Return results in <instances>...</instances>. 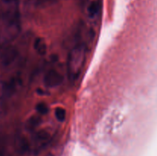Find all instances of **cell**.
Masks as SVG:
<instances>
[{
	"instance_id": "52a82bcc",
	"label": "cell",
	"mask_w": 157,
	"mask_h": 156,
	"mask_svg": "<svg viewBox=\"0 0 157 156\" xmlns=\"http://www.w3.org/2000/svg\"><path fill=\"white\" fill-rule=\"evenodd\" d=\"M37 1L39 2H46L52 1V0H37Z\"/></svg>"
},
{
	"instance_id": "5b68a950",
	"label": "cell",
	"mask_w": 157,
	"mask_h": 156,
	"mask_svg": "<svg viewBox=\"0 0 157 156\" xmlns=\"http://www.w3.org/2000/svg\"><path fill=\"white\" fill-rule=\"evenodd\" d=\"M35 109H36L37 112L41 115H46L48 113L49 110L48 106L45 103H44V102H39V103L37 104Z\"/></svg>"
},
{
	"instance_id": "6da1fadb",
	"label": "cell",
	"mask_w": 157,
	"mask_h": 156,
	"mask_svg": "<svg viewBox=\"0 0 157 156\" xmlns=\"http://www.w3.org/2000/svg\"><path fill=\"white\" fill-rule=\"evenodd\" d=\"M87 47L84 44H78L68 53L67 58V74L69 80L74 82L80 77L85 65Z\"/></svg>"
},
{
	"instance_id": "ba28073f",
	"label": "cell",
	"mask_w": 157,
	"mask_h": 156,
	"mask_svg": "<svg viewBox=\"0 0 157 156\" xmlns=\"http://www.w3.org/2000/svg\"><path fill=\"white\" fill-rule=\"evenodd\" d=\"M45 156H54V155L52 154H48L47 155H45Z\"/></svg>"
},
{
	"instance_id": "277c9868",
	"label": "cell",
	"mask_w": 157,
	"mask_h": 156,
	"mask_svg": "<svg viewBox=\"0 0 157 156\" xmlns=\"http://www.w3.org/2000/svg\"><path fill=\"white\" fill-rule=\"evenodd\" d=\"M55 115L58 121L64 122L66 119V110L61 107H57L55 110Z\"/></svg>"
},
{
	"instance_id": "7a4b0ae2",
	"label": "cell",
	"mask_w": 157,
	"mask_h": 156,
	"mask_svg": "<svg viewBox=\"0 0 157 156\" xmlns=\"http://www.w3.org/2000/svg\"><path fill=\"white\" fill-rule=\"evenodd\" d=\"M62 75L55 70H50L44 76V84L48 87H56L63 82Z\"/></svg>"
},
{
	"instance_id": "8992f818",
	"label": "cell",
	"mask_w": 157,
	"mask_h": 156,
	"mask_svg": "<svg viewBox=\"0 0 157 156\" xmlns=\"http://www.w3.org/2000/svg\"><path fill=\"white\" fill-rule=\"evenodd\" d=\"M4 3L7 5H11V4H15L17 2V0H2Z\"/></svg>"
},
{
	"instance_id": "3957f363",
	"label": "cell",
	"mask_w": 157,
	"mask_h": 156,
	"mask_svg": "<svg viewBox=\"0 0 157 156\" xmlns=\"http://www.w3.org/2000/svg\"><path fill=\"white\" fill-rule=\"evenodd\" d=\"M34 47L35 50L41 55H44L47 52V44L44 40L41 38H38L35 39Z\"/></svg>"
}]
</instances>
